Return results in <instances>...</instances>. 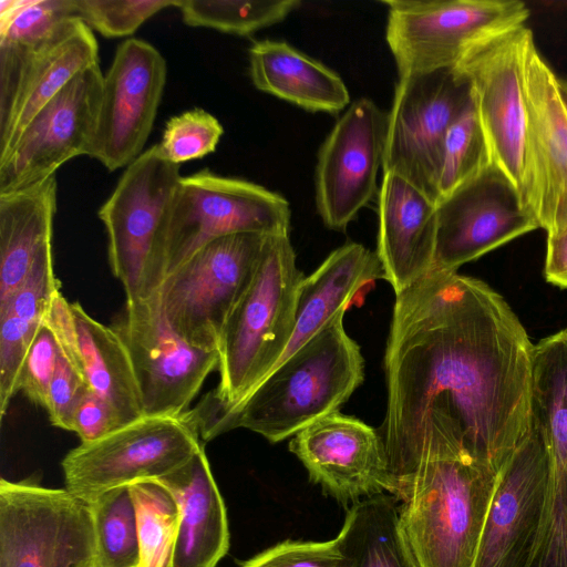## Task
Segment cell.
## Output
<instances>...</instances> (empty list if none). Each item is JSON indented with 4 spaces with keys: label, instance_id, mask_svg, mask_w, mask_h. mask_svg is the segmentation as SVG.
<instances>
[{
    "label": "cell",
    "instance_id": "6da1fadb",
    "mask_svg": "<svg viewBox=\"0 0 567 567\" xmlns=\"http://www.w3.org/2000/svg\"><path fill=\"white\" fill-rule=\"evenodd\" d=\"M533 347L480 279L431 270L395 295L379 430L388 467L465 456L499 473L529 430Z\"/></svg>",
    "mask_w": 567,
    "mask_h": 567
},
{
    "label": "cell",
    "instance_id": "7a4b0ae2",
    "mask_svg": "<svg viewBox=\"0 0 567 567\" xmlns=\"http://www.w3.org/2000/svg\"><path fill=\"white\" fill-rule=\"evenodd\" d=\"M363 378L360 347L339 317L271 370L236 405L213 413L187 411L183 416L205 442L244 427L277 443L339 412Z\"/></svg>",
    "mask_w": 567,
    "mask_h": 567
},
{
    "label": "cell",
    "instance_id": "3957f363",
    "mask_svg": "<svg viewBox=\"0 0 567 567\" xmlns=\"http://www.w3.org/2000/svg\"><path fill=\"white\" fill-rule=\"evenodd\" d=\"M389 471L409 566L473 567L499 473L465 456H422Z\"/></svg>",
    "mask_w": 567,
    "mask_h": 567
},
{
    "label": "cell",
    "instance_id": "277c9868",
    "mask_svg": "<svg viewBox=\"0 0 567 567\" xmlns=\"http://www.w3.org/2000/svg\"><path fill=\"white\" fill-rule=\"evenodd\" d=\"M303 279L289 234L267 236L254 278L221 333L219 382L190 412L236 405L276 367L296 328Z\"/></svg>",
    "mask_w": 567,
    "mask_h": 567
},
{
    "label": "cell",
    "instance_id": "5b68a950",
    "mask_svg": "<svg viewBox=\"0 0 567 567\" xmlns=\"http://www.w3.org/2000/svg\"><path fill=\"white\" fill-rule=\"evenodd\" d=\"M290 217L288 200L258 184L224 177L207 168L182 176L146 298L210 241L246 233L289 234Z\"/></svg>",
    "mask_w": 567,
    "mask_h": 567
},
{
    "label": "cell",
    "instance_id": "8992f818",
    "mask_svg": "<svg viewBox=\"0 0 567 567\" xmlns=\"http://www.w3.org/2000/svg\"><path fill=\"white\" fill-rule=\"evenodd\" d=\"M533 39L532 31L522 25L481 44L457 68L470 82L491 165L508 178L535 215L524 76L526 50Z\"/></svg>",
    "mask_w": 567,
    "mask_h": 567
},
{
    "label": "cell",
    "instance_id": "52a82bcc",
    "mask_svg": "<svg viewBox=\"0 0 567 567\" xmlns=\"http://www.w3.org/2000/svg\"><path fill=\"white\" fill-rule=\"evenodd\" d=\"M398 74L455 68L481 44L524 25L518 0H383Z\"/></svg>",
    "mask_w": 567,
    "mask_h": 567
},
{
    "label": "cell",
    "instance_id": "ba28073f",
    "mask_svg": "<svg viewBox=\"0 0 567 567\" xmlns=\"http://www.w3.org/2000/svg\"><path fill=\"white\" fill-rule=\"evenodd\" d=\"M158 144L144 151L124 171L99 209L109 238V260L126 302L147 297L155 259L167 227L181 179Z\"/></svg>",
    "mask_w": 567,
    "mask_h": 567
},
{
    "label": "cell",
    "instance_id": "9c48e42d",
    "mask_svg": "<svg viewBox=\"0 0 567 567\" xmlns=\"http://www.w3.org/2000/svg\"><path fill=\"white\" fill-rule=\"evenodd\" d=\"M267 236L235 234L210 241L157 290L166 319L189 344L218 351L233 309L249 287Z\"/></svg>",
    "mask_w": 567,
    "mask_h": 567
},
{
    "label": "cell",
    "instance_id": "30bf717a",
    "mask_svg": "<svg viewBox=\"0 0 567 567\" xmlns=\"http://www.w3.org/2000/svg\"><path fill=\"white\" fill-rule=\"evenodd\" d=\"M199 439L184 416L143 415L71 450L61 463L65 488L90 505L111 489L163 478L199 452Z\"/></svg>",
    "mask_w": 567,
    "mask_h": 567
},
{
    "label": "cell",
    "instance_id": "8fae6325",
    "mask_svg": "<svg viewBox=\"0 0 567 567\" xmlns=\"http://www.w3.org/2000/svg\"><path fill=\"white\" fill-rule=\"evenodd\" d=\"M471 101L470 82L457 66L399 76L388 112L383 173L437 203L444 140Z\"/></svg>",
    "mask_w": 567,
    "mask_h": 567
},
{
    "label": "cell",
    "instance_id": "7c38bea8",
    "mask_svg": "<svg viewBox=\"0 0 567 567\" xmlns=\"http://www.w3.org/2000/svg\"><path fill=\"white\" fill-rule=\"evenodd\" d=\"M91 507L66 488L0 481V567H92Z\"/></svg>",
    "mask_w": 567,
    "mask_h": 567
},
{
    "label": "cell",
    "instance_id": "4fadbf2b",
    "mask_svg": "<svg viewBox=\"0 0 567 567\" xmlns=\"http://www.w3.org/2000/svg\"><path fill=\"white\" fill-rule=\"evenodd\" d=\"M112 328L127 350L145 416H182L218 369V351L196 348L172 328L158 292L126 302Z\"/></svg>",
    "mask_w": 567,
    "mask_h": 567
},
{
    "label": "cell",
    "instance_id": "5bb4252c",
    "mask_svg": "<svg viewBox=\"0 0 567 567\" xmlns=\"http://www.w3.org/2000/svg\"><path fill=\"white\" fill-rule=\"evenodd\" d=\"M103 76L99 64L83 70L37 113L0 157V194L39 184L70 159L90 156Z\"/></svg>",
    "mask_w": 567,
    "mask_h": 567
},
{
    "label": "cell",
    "instance_id": "9a60e30c",
    "mask_svg": "<svg viewBox=\"0 0 567 567\" xmlns=\"http://www.w3.org/2000/svg\"><path fill=\"white\" fill-rule=\"evenodd\" d=\"M388 113L372 100L350 104L321 144L315 188L318 214L333 230L348 225L379 194L377 179L383 167Z\"/></svg>",
    "mask_w": 567,
    "mask_h": 567
},
{
    "label": "cell",
    "instance_id": "2e32d148",
    "mask_svg": "<svg viewBox=\"0 0 567 567\" xmlns=\"http://www.w3.org/2000/svg\"><path fill=\"white\" fill-rule=\"evenodd\" d=\"M95 64L97 41L79 18L32 47L0 44V157L55 94Z\"/></svg>",
    "mask_w": 567,
    "mask_h": 567
},
{
    "label": "cell",
    "instance_id": "e0dca14e",
    "mask_svg": "<svg viewBox=\"0 0 567 567\" xmlns=\"http://www.w3.org/2000/svg\"><path fill=\"white\" fill-rule=\"evenodd\" d=\"M167 64L145 40L122 42L103 76L90 157L110 172L127 167L143 152L166 84Z\"/></svg>",
    "mask_w": 567,
    "mask_h": 567
},
{
    "label": "cell",
    "instance_id": "ac0fdd59",
    "mask_svg": "<svg viewBox=\"0 0 567 567\" xmlns=\"http://www.w3.org/2000/svg\"><path fill=\"white\" fill-rule=\"evenodd\" d=\"M539 228L508 178L489 165L436 203L431 270L456 272L464 264Z\"/></svg>",
    "mask_w": 567,
    "mask_h": 567
},
{
    "label": "cell",
    "instance_id": "d6986e66",
    "mask_svg": "<svg viewBox=\"0 0 567 567\" xmlns=\"http://www.w3.org/2000/svg\"><path fill=\"white\" fill-rule=\"evenodd\" d=\"M551 471L549 450L538 430H529L497 484L473 567H528L543 523Z\"/></svg>",
    "mask_w": 567,
    "mask_h": 567
},
{
    "label": "cell",
    "instance_id": "ffe728a7",
    "mask_svg": "<svg viewBox=\"0 0 567 567\" xmlns=\"http://www.w3.org/2000/svg\"><path fill=\"white\" fill-rule=\"evenodd\" d=\"M289 450L310 481L346 508L379 494L392 495L379 430L357 417L340 412L327 415L296 433Z\"/></svg>",
    "mask_w": 567,
    "mask_h": 567
},
{
    "label": "cell",
    "instance_id": "44dd1931",
    "mask_svg": "<svg viewBox=\"0 0 567 567\" xmlns=\"http://www.w3.org/2000/svg\"><path fill=\"white\" fill-rule=\"evenodd\" d=\"M525 93L535 188V215L547 234L567 224V111L558 76L528 43Z\"/></svg>",
    "mask_w": 567,
    "mask_h": 567
},
{
    "label": "cell",
    "instance_id": "7402d4cb",
    "mask_svg": "<svg viewBox=\"0 0 567 567\" xmlns=\"http://www.w3.org/2000/svg\"><path fill=\"white\" fill-rule=\"evenodd\" d=\"M44 323L87 388L107 401L125 424L143 416L127 350L112 326L93 319L61 291L53 297Z\"/></svg>",
    "mask_w": 567,
    "mask_h": 567
},
{
    "label": "cell",
    "instance_id": "603a6c76",
    "mask_svg": "<svg viewBox=\"0 0 567 567\" xmlns=\"http://www.w3.org/2000/svg\"><path fill=\"white\" fill-rule=\"evenodd\" d=\"M377 256L398 295L429 274L436 238V203L393 173H382L378 194Z\"/></svg>",
    "mask_w": 567,
    "mask_h": 567
},
{
    "label": "cell",
    "instance_id": "cb8c5ba5",
    "mask_svg": "<svg viewBox=\"0 0 567 567\" xmlns=\"http://www.w3.org/2000/svg\"><path fill=\"white\" fill-rule=\"evenodd\" d=\"M378 279H384V274L375 252L358 243H347L333 250L301 284L296 328L276 367L343 317L358 296Z\"/></svg>",
    "mask_w": 567,
    "mask_h": 567
},
{
    "label": "cell",
    "instance_id": "d4e9b609",
    "mask_svg": "<svg viewBox=\"0 0 567 567\" xmlns=\"http://www.w3.org/2000/svg\"><path fill=\"white\" fill-rule=\"evenodd\" d=\"M155 482L172 493L181 512L174 567H216L229 548V528L204 446L179 470Z\"/></svg>",
    "mask_w": 567,
    "mask_h": 567
},
{
    "label": "cell",
    "instance_id": "484cf974",
    "mask_svg": "<svg viewBox=\"0 0 567 567\" xmlns=\"http://www.w3.org/2000/svg\"><path fill=\"white\" fill-rule=\"evenodd\" d=\"M248 55L259 91L310 112L337 114L350 104L348 87L334 71L287 42L255 41Z\"/></svg>",
    "mask_w": 567,
    "mask_h": 567
},
{
    "label": "cell",
    "instance_id": "4316f807",
    "mask_svg": "<svg viewBox=\"0 0 567 567\" xmlns=\"http://www.w3.org/2000/svg\"><path fill=\"white\" fill-rule=\"evenodd\" d=\"M55 176L0 194V306L23 284L41 250L52 244Z\"/></svg>",
    "mask_w": 567,
    "mask_h": 567
},
{
    "label": "cell",
    "instance_id": "83f0119b",
    "mask_svg": "<svg viewBox=\"0 0 567 567\" xmlns=\"http://www.w3.org/2000/svg\"><path fill=\"white\" fill-rule=\"evenodd\" d=\"M60 290L52 244L45 246L23 284L0 306V414L19 391V378L30 346Z\"/></svg>",
    "mask_w": 567,
    "mask_h": 567
},
{
    "label": "cell",
    "instance_id": "f1b7e54d",
    "mask_svg": "<svg viewBox=\"0 0 567 567\" xmlns=\"http://www.w3.org/2000/svg\"><path fill=\"white\" fill-rule=\"evenodd\" d=\"M530 423L551 458L567 456V330L534 344L529 384Z\"/></svg>",
    "mask_w": 567,
    "mask_h": 567
},
{
    "label": "cell",
    "instance_id": "f546056e",
    "mask_svg": "<svg viewBox=\"0 0 567 567\" xmlns=\"http://www.w3.org/2000/svg\"><path fill=\"white\" fill-rule=\"evenodd\" d=\"M396 499L379 494L347 509L337 535L343 567H410L396 529Z\"/></svg>",
    "mask_w": 567,
    "mask_h": 567
},
{
    "label": "cell",
    "instance_id": "4dcf8cb0",
    "mask_svg": "<svg viewBox=\"0 0 567 567\" xmlns=\"http://www.w3.org/2000/svg\"><path fill=\"white\" fill-rule=\"evenodd\" d=\"M128 487L136 512L140 567H174L181 519L176 499L155 481Z\"/></svg>",
    "mask_w": 567,
    "mask_h": 567
},
{
    "label": "cell",
    "instance_id": "1f68e13d",
    "mask_svg": "<svg viewBox=\"0 0 567 567\" xmlns=\"http://www.w3.org/2000/svg\"><path fill=\"white\" fill-rule=\"evenodd\" d=\"M299 0H177L175 8L189 27L249 35L284 21Z\"/></svg>",
    "mask_w": 567,
    "mask_h": 567
},
{
    "label": "cell",
    "instance_id": "d6a6232c",
    "mask_svg": "<svg viewBox=\"0 0 567 567\" xmlns=\"http://www.w3.org/2000/svg\"><path fill=\"white\" fill-rule=\"evenodd\" d=\"M96 567H140L136 512L128 486L111 489L90 504Z\"/></svg>",
    "mask_w": 567,
    "mask_h": 567
},
{
    "label": "cell",
    "instance_id": "836d02e7",
    "mask_svg": "<svg viewBox=\"0 0 567 567\" xmlns=\"http://www.w3.org/2000/svg\"><path fill=\"white\" fill-rule=\"evenodd\" d=\"M491 165L473 101L449 128L439 176V199L453 193Z\"/></svg>",
    "mask_w": 567,
    "mask_h": 567
},
{
    "label": "cell",
    "instance_id": "e575fe53",
    "mask_svg": "<svg viewBox=\"0 0 567 567\" xmlns=\"http://www.w3.org/2000/svg\"><path fill=\"white\" fill-rule=\"evenodd\" d=\"M72 18L74 0H1L0 44L32 47Z\"/></svg>",
    "mask_w": 567,
    "mask_h": 567
},
{
    "label": "cell",
    "instance_id": "d590c367",
    "mask_svg": "<svg viewBox=\"0 0 567 567\" xmlns=\"http://www.w3.org/2000/svg\"><path fill=\"white\" fill-rule=\"evenodd\" d=\"M224 128L203 109H193L171 117L163 131L159 150L172 163L202 158L215 152Z\"/></svg>",
    "mask_w": 567,
    "mask_h": 567
},
{
    "label": "cell",
    "instance_id": "8d00e7d4",
    "mask_svg": "<svg viewBox=\"0 0 567 567\" xmlns=\"http://www.w3.org/2000/svg\"><path fill=\"white\" fill-rule=\"evenodd\" d=\"M177 0H74L75 17L106 38L133 34L157 12Z\"/></svg>",
    "mask_w": 567,
    "mask_h": 567
},
{
    "label": "cell",
    "instance_id": "74e56055",
    "mask_svg": "<svg viewBox=\"0 0 567 567\" xmlns=\"http://www.w3.org/2000/svg\"><path fill=\"white\" fill-rule=\"evenodd\" d=\"M337 538L327 542L285 540L245 561L241 567H343Z\"/></svg>",
    "mask_w": 567,
    "mask_h": 567
},
{
    "label": "cell",
    "instance_id": "f35d334b",
    "mask_svg": "<svg viewBox=\"0 0 567 567\" xmlns=\"http://www.w3.org/2000/svg\"><path fill=\"white\" fill-rule=\"evenodd\" d=\"M59 344L43 322L24 358L18 389L34 404L45 408L48 391L55 372Z\"/></svg>",
    "mask_w": 567,
    "mask_h": 567
},
{
    "label": "cell",
    "instance_id": "ab89813d",
    "mask_svg": "<svg viewBox=\"0 0 567 567\" xmlns=\"http://www.w3.org/2000/svg\"><path fill=\"white\" fill-rule=\"evenodd\" d=\"M89 390L83 378L60 349L45 404L51 424L72 431L75 411Z\"/></svg>",
    "mask_w": 567,
    "mask_h": 567
},
{
    "label": "cell",
    "instance_id": "60d3db41",
    "mask_svg": "<svg viewBox=\"0 0 567 567\" xmlns=\"http://www.w3.org/2000/svg\"><path fill=\"white\" fill-rule=\"evenodd\" d=\"M124 425L117 411L107 401L89 390L75 411L72 432L76 433L81 443H90Z\"/></svg>",
    "mask_w": 567,
    "mask_h": 567
},
{
    "label": "cell",
    "instance_id": "b9f144b4",
    "mask_svg": "<svg viewBox=\"0 0 567 567\" xmlns=\"http://www.w3.org/2000/svg\"><path fill=\"white\" fill-rule=\"evenodd\" d=\"M544 276L547 282L567 289V224L547 234Z\"/></svg>",
    "mask_w": 567,
    "mask_h": 567
},
{
    "label": "cell",
    "instance_id": "7bdbcfd3",
    "mask_svg": "<svg viewBox=\"0 0 567 567\" xmlns=\"http://www.w3.org/2000/svg\"><path fill=\"white\" fill-rule=\"evenodd\" d=\"M558 90H559L564 106L567 111V80L558 78Z\"/></svg>",
    "mask_w": 567,
    "mask_h": 567
},
{
    "label": "cell",
    "instance_id": "ee69618b",
    "mask_svg": "<svg viewBox=\"0 0 567 567\" xmlns=\"http://www.w3.org/2000/svg\"><path fill=\"white\" fill-rule=\"evenodd\" d=\"M92 567H96V564H95V565H93Z\"/></svg>",
    "mask_w": 567,
    "mask_h": 567
}]
</instances>
